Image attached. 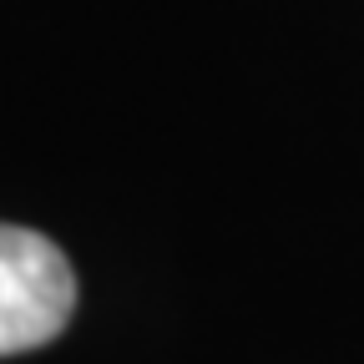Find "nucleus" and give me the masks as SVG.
<instances>
[{"label":"nucleus","mask_w":364,"mask_h":364,"mask_svg":"<svg viewBox=\"0 0 364 364\" xmlns=\"http://www.w3.org/2000/svg\"><path fill=\"white\" fill-rule=\"evenodd\" d=\"M76 309L66 253L36 228L0 223V359L51 344Z\"/></svg>","instance_id":"obj_1"}]
</instances>
